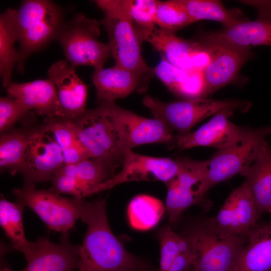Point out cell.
<instances>
[{
	"instance_id": "6da1fadb",
	"label": "cell",
	"mask_w": 271,
	"mask_h": 271,
	"mask_svg": "<svg viewBox=\"0 0 271 271\" xmlns=\"http://www.w3.org/2000/svg\"><path fill=\"white\" fill-rule=\"evenodd\" d=\"M81 220L87 225L77 271H142L144 265L113 233L105 199L87 202Z\"/></svg>"
},
{
	"instance_id": "7a4b0ae2",
	"label": "cell",
	"mask_w": 271,
	"mask_h": 271,
	"mask_svg": "<svg viewBox=\"0 0 271 271\" xmlns=\"http://www.w3.org/2000/svg\"><path fill=\"white\" fill-rule=\"evenodd\" d=\"M20 46L18 69L23 72L26 59L56 39L62 25V10L47 0H26L18 9H8L1 15Z\"/></svg>"
},
{
	"instance_id": "3957f363",
	"label": "cell",
	"mask_w": 271,
	"mask_h": 271,
	"mask_svg": "<svg viewBox=\"0 0 271 271\" xmlns=\"http://www.w3.org/2000/svg\"><path fill=\"white\" fill-rule=\"evenodd\" d=\"M97 6L103 12L101 21L108 37L107 44L114 65L138 75L146 89L154 74L144 60L141 52L142 43L131 18L121 0H97Z\"/></svg>"
},
{
	"instance_id": "277c9868",
	"label": "cell",
	"mask_w": 271,
	"mask_h": 271,
	"mask_svg": "<svg viewBox=\"0 0 271 271\" xmlns=\"http://www.w3.org/2000/svg\"><path fill=\"white\" fill-rule=\"evenodd\" d=\"M143 103L154 118L165 124L177 135L190 132L199 122L226 109L248 111L251 102L247 100L226 99L216 100L204 97L184 98L171 102H163L150 95L145 96Z\"/></svg>"
},
{
	"instance_id": "5b68a950",
	"label": "cell",
	"mask_w": 271,
	"mask_h": 271,
	"mask_svg": "<svg viewBox=\"0 0 271 271\" xmlns=\"http://www.w3.org/2000/svg\"><path fill=\"white\" fill-rule=\"evenodd\" d=\"M81 143L91 158L115 164L126 151L119 126L108 102L72 120Z\"/></svg>"
},
{
	"instance_id": "8992f818",
	"label": "cell",
	"mask_w": 271,
	"mask_h": 271,
	"mask_svg": "<svg viewBox=\"0 0 271 271\" xmlns=\"http://www.w3.org/2000/svg\"><path fill=\"white\" fill-rule=\"evenodd\" d=\"M246 238L224 232L205 221L185 238L197 271H235Z\"/></svg>"
},
{
	"instance_id": "52a82bcc",
	"label": "cell",
	"mask_w": 271,
	"mask_h": 271,
	"mask_svg": "<svg viewBox=\"0 0 271 271\" xmlns=\"http://www.w3.org/2000/svg\"><path fill=\"white\" fill-rule=\"evenodd\" d=\"M99 34V23L78 13L70 21L64 22L56 39L71 65L89 66L96 70L103 68L110 57L108 44L98 39Z\"/></svg>"
},
{
	"instance_id": "ba28073f",
	"label": "cell",
	"mask_w": 271,
	"mask_h": 271,
	"mask_svg": "<svg viewBox=\"0 0 271 271\" xmlns=\"http://www.w3.org/2000/svg\"><path fill=\"white\" fill-rule=\"evenodd\" d=\"M271 128H250L239 141L205 160L208 189L236 174L243 176L269 145Z\"/></svg>"
},
{
	"instance_id": "9c48e42d",
	"label": "cell",
	"mask_w": 271,
	"mask_h": 271,
	"mask_svg": "<svg viewBox=\"0 0 271 271\" xmlns=\"http://www.w3.org/2000/svg\"><path fill=\"white\" fill-rule=\"evenodd\" d=\"M18 202L32 210L48 228L64 234L81 219L86 202L84 199L66 198L51 189H36L25 184L13 191Z\"/></svg>"
},
{
	"instance_id": "30bf717a",
	"label": "cell",
	"mask_w": 271,
	"mask_h": 271,
	"mask_svg": "<svg viewBox=\"0 0 271 271\" xmlns=\"http://www.w3.org/2000/svg\"><path fill=\"white\" fill-rule=\"evenodd\" d=\"M180 170L167 186L165 209L169 221L176 222L187 208L199 202L208 191L205 161L178 158Z\"/></svg>"
},
{
	"instance_id": "8fae6325",
	"label": "cell",
	"mask_w": 271,
	"mask_h": 271,
	"mask_svg": "<svg viewBox=\"0 0 271 271\" xmlns=\"http://www.w3.org/2000/svg\"><path fill=\"white\" fill-rule=\"evenodd\" d=\"M180 170L178 158L154 157L126 151L120 171L111 179L94 187L90 195L130 181H160L168 184Z\"/></svg>"
},
{
	"instance_id": "7c38bea8",
	"label": "cell",
	"mask_w": 271,
	"mask_h": 271,
	"mask_svg": "<svg viewBox=\"0 0 271 271\" xmlns=\"http://www.w3.org/2000/svg\"><path fill=\"white\" fill-rule=\"evenodd\" d=\"M66 165L62 151L44 126L32 131L21 174L25 184L51 180Z\"/></svg>"
},
{
	"instance_id": "4fadbf2b",
	"label": "cell",
	"mask_w": 271,
	"mask_h": 271,
	"mask_svg": "<svg viewBox=\"0 0 271 271\" xmlns=\"http://www.w3.org/2000/svg\"><path fill=\"white\" fill-rule=\"evenodd\" d=\"M202 41L206 44L211 57L210 62L202 71L207 96L232 83L253 54L249 49L206 36Z\"/></svg>"
},
{
	"instance_id": "5bb4252c",
	"label": "cell",
	"mask_w": 271,
	"mask_h": 271,
	"mask_svg": "<svg viewBox=\"0 0 271 271\" xmlns=\"http://www.w3.org/2000/svg\"><path fill=\"white\" fill-rule=\"evenodd\" d=\"M234 110L226 109L218 112L193 132L175 136L173 147L185 150L197 147H208L221 150L241 139L250 127L239 126L229 118Z\"/></svg>"
},
{
	"instance_id": "9a60e30c",
	"label": "cell",
	"mask_w": 271,
	"mask_h": 271,
	"mask_svg": "<svg viewBox=\"0 0 271 271\" xmlns=\"http://www.w3.org/2000/svg\"><path fill=\"white\" fill-rule=\"evenodd\" d=\"M260 216L251 192L244 182L231 192L218 214L206 222L227 233L246 235Z\"/></svg>"
},
{
	"instance_id": "2e32d148",
	"label": "cell",
	"mask_w": 271,
	"mask_h": 271,
	"mask_svg": "<svg viewBox=\"0 0 271 271\" xmlns=\"http://www.w3.org/2000/svg\"><path fill=\"white\" fill-rule=\"evenodd\" d=\"M48 78L54 84L58 100L56 118L73 120L87 110V86L78 76L75 68L61 60L52 64Z\"/></svg>"
},
{
	"instance_id": "e0dca14e",
	"label": "cell",
	"mask_w": 271,
	"mask_h": 271,
	"mask_svg": "<svg viewBox=\"0 0 271 271\" xmlns=\"http://www.w3.org/2000/svg\"><path fill=\"white\" fill-rule=\"evenodd\" d=\"M106 102L119 126L126 151L149 144L162 143L173 147L175 136L159 119L142 116L118 106L114 102Z\"/></svg>"
},
{
	"instance_id": "ac0fdd59",
	"label": "cell",
	"mask_w": 271,
	"mask_h": 271,
	"mask_svg": "<svg viewBox=\"0 0 271 271\" xmlns=\"http://www.w3.org/2000/svg\"><path fill=\"white\" fill-rule=\"evenodd\" d=\"M240 2L254 7L257 12V18L223 28L221 31L206 36L247 49L257 46H271V1Z\"/></svg>"
},
{
	"instance_id": "d6986e66",
	"label": "cell",
	"mask_w": 271,
	"mask_h": 271,
	"mask_svg": "<svg viewBox=\"0 0 271 271\" xmlns=\"http://www.w3.org/2000/svg\"><path fill=\"white\" fill-rule=\"evenodd\" d=\"M134 26L141 42H148L171 64L184 70L192 71L196 58L204 48L202 41L185 40L156 26Z\"/></svg>"
},
{
	"instance_id": "ffe728a7",
	"label": "cell",
	"mask_w": 271,
	"mask_h": 271,
	"mask_svg": "<svg viewBox=\"0 0 271 271\" xmlns=\"http://www.w3.org/2000/svg\"><path fill=\"white\" fill-rule=\"evenodd\" d=\"M36 249L26 267L21 271H74L77 269L80 246L72 244L68 234L55 243L45 237L36 241Z\"/></svg>"
},
{
	"instance_id": "44dd1931",
	"label": "cell",
	"mask_w": 271,
	"mask_h": 271,
	"mask_svg": "<svg viewBox=\"0 0 271 271\" xmlns=\"http://www.w3.org/2000/svg\"><path fill=\"white\" fill-rule=\"evenodd\" d=\"M6 90L9 96L29 111L33 110L47 119L57 117L59 106L57 90L49 78L24 83L12 82Z\"/></svg>"
},
{
	"instance_id": "7402d4cb",
	"label": "cell",
	"mask_w": 271,
	"mask_h": 271,
	"mask_svg": "<svg viewBox=\"0 0 271 271\" xmlns=\"http://www.w3.org/2000/svg\"><path fill=\"white\" fill-rule=\"evenodd\" d=\"M96 89V100L100 104L114 102L129 95L136 89L144 92L141 78L135 73L121 67H113L94 70L92 75Z\"/></svg>"
},
{
	"instance_id": "603a6c76",
	"label": "cell",
	"mask_w": 271,
	"mask_h": 271,
	"mask_svg": "<svg viewBox=\"0 0 271 271\" xmlns=\"http://www.w3.org/2000/svg\"><path fill=\"white\" fill-rule=\"evenodd\" d=\"M235 271H271V222L248 231Z\"/></svg>"
},
{
	"instance_id": "cb8c5ba5",
	"label": "cell",
	"mask_w": 271,
	"mask_h": 271,
	"mask_svg": "<svg viewBox=\"0 0 271 271\" xmlns=\"http://www.w3.org/2000/svg\"><path fill=\"white\" fill-rule=\"evenodd\" d=\"M22 203L12 202L1 195L0 200V224L6 235L9 239L12 247L23 253L28 261L36 249V242L27 239L23 220Z\"/></svg>"
},
{
	"instance_id": "d4e9b609",
	"label": "cell",
	"mask_w": 271,
	"mask_h": 271,
	"mask_svg": "<svg viewBox=\"0 0 271 271\" xmlns=\"http://www.w3.org/2000/svg\"><path fill=\"white\" fill-rule=\"evenodd\" d=\"M243 176L259 214L271 206V147L268 145Z\"/></svg>"
},
{
	"instance_id": "484cf974",
	"label": "cell",
	"mask_w": 271,
	"mask_h": 271,
	"mask_svg": "<svg viewBox=\"0 0 271 271\" xmlns=\"http://www.w3.org/2000/svg\"><path fill=\"white\" fill-rule=\"evenodd\" d=\"M192 23L203 20H211L228 28L247 20L238 9H227L216 0H182Z\"/></svg>"
},
{
	"instance_id": "4316f807",
	"label": "cell",
	"mask_w": 271,
	"mask_h": 271,
	"mask_svg": "<svg viewBox=\"0 0 271 271\" xmlns=\"http://www.w3.org/2000/svg\"><path fill=\"white\" fill-rule=\"evenodd\" d=\"M44 126L51 133L60 147L66 165L91 158L79 141L72 120L54 118L48 119Z\"/></svg>"
},
{
	"instance_id": "83f0119b",
	"label": "cell",
	"mask_w": 271,
	"mask_h": 271,
	"mask_svg": "<svg viewBox=\"0 0 271 271\" xmlns=\"http://www.w3.org/2000/svg\"><path fill=\"white\" fill-rule=\"evenodd\" d=\"M32 131H8L0 138V167L12 175L21 173Z\"/></svg>"
},
{
	"instance_id": "f1b7e54d",
	"label": "cell",
	"mask_w": 271,
	"mask_h": 271,
	"mask_svg": "<svg viewBox=\"0 0 271 271\" xmlns=\"http://www.w3.org/2000/svg\"><path fill=\"white\" fill-rule=\"evenodd\" d=\"M117 165L104 160L90 158L74 164L66 165L59 171L75 177L88 185L91 190L111 178Z\"/></svg>"
},
{
	"instance_id": "f546056e",
	"label": "cell",
	"mask_w": 271,
	"mask_h": 271,
	"mask_svg": "<svg viewBox=\"0 0 271 271\" xmlns=\"http://www.w3.org/2000/svg\"><path fill=\"white\" fill-rule=\"evenodd\" d=\"M161 201L148 195L134 197L127 207V216L131 227L147 230L156 225L165 210Z\"/></svg>"
},
{
	"instance_id": "4dcf8cb0",
	"label": "cell",
	"mask_w": 271,
	"mask_h": 271,
	"mask_svg": "<svg viewBox=\"0 0 271 271\" xmlns=\"http://www.w3.org/2000/svg\"><path fill=\"white\" fill-rule=\"evenodd\" d=\"M192 24L182 0L158 1L156 25L175 32Z\"/></svg>"
},
{
	"instance_id": "1f68e13d",
	"label": "cell",
	"mask_w": 271,
	"mask_h": 271,
	"mask_svg": "<svg viewBox=\"0 0 271 271\" xmlns=\"http://www.w3.org/2000/svg\"><path fill=\"white\" fill-rule=\"evenodd\" d=\"M17 40L6 22L0 18V74L3 86L12 82L13 68L19 60V51L15 47Z\"/></svg>"
},
{
	"instance_id": "d6a6232c",
	"label": "cell",
	"mask_w": 271,
	"mask_h": 271,
	"mask_svg": "<svg viewBox=\"0 0 271 271\" xmlns=\"http://www.w3.org/2000/svg\"><path fill=\"white\" fill-rule=\"evenodd\" d=\"M161 244L159 271H168L176 257L191 249L185 238L175 233L170 226L161 229L159 233Z\"/></svg>"
},
{
	"instance_id": "836d02e7",
	"label": "cell",
	"mask_w": 271,
	"mask_h": 271,
	"mask_svg": "<svg viewBox=\"0 0 271 271\" xmlns=\"http://www.w3.org/2000/svg\"><path fill=\"white\" fill-rule=\"evenodd\" d=\"M134 26L151 28L156 26L157 0H121Z\"/></svg>"
},
{
	"instance_id": "e575fe53",
	"label": "cell",
	"mask_w": 271,
	"mask_h": 271,
	"mask_svg": "<svg viewBox=\"0 0 271 271\" xmlns=\"http://www.w3.org/2000/svg\"><path fill=\"white\" fill-rule=\"evenodd\" d=\"M161 57V61L153 69L154 74L176 95L193 71L179 68L171 64L163 56Z\"/></svg>"
},
{
	"instance_id": "d590c367",
	"label": "cell",
	"mask_w": 271,
	"mask_h": 271,
	"mask_svg": "<svg viewBox=\"0 0 271 271\" xmlns=\"http://www.w3.org/2000/svg\"><path fill=\"white\" fill-rule=\"evenodd\" d=\"M51 181V189L57 194L70 195L78 199L90 196L91 188L75 177L58 172Z\"/></svg>"
},
{
	"instance_id": "8d00e7d4",
	"label": "cell",
	"mask_w": 271,
	"mask_h": 271,
	"mask_svg": "<svg viewBox=\"0 0 271 271\" xmlns=\"http://www.w3.org/2000/svg\"><path fill=\"white\" fill-rule=\"evenodd\" d=\"M30 111L16 99L9 97L0 98V132L9 129Z\"/></svg>"
},
{
	"instance_id": "74e56055",
	"label": "cell",
	"mask_w": 271,
	"mask_h": 271,
	"mask_svg": "<svg viewBox=\"0 0 271 271\" xmlns=\"http://www.w3.org/2000/svg\"><path fill=\"white\" fill-rule=\"evenodd\" d=\"M193 254L189 251L180 253L171 265L168 271H188L193 265Z\"/></svg>"
},
{
	"instance_id": "f35d334b",
	"label": "cell",
	"mask_w": 271,
	"mask_h": 271,
	"mask_svg": "<svg viewBox=\"0 0 271 271\" xmlns=\"http://www.w3.org/2000/svg\"><path fill=\"white\" fill-rule=\"evenodd\" d=\"M0 271H13V270L7 267H5L1 268Z\"/></svg>"
},
{
	"instance_id": "ab89813d",
	"label": "cell",
	"mask_w": 271,
	"mask_h": 271,
	"mask_svg": "<svg viewBox=\"0 0 271 271\" xmlns=\"http://www.w3.org/2000/svg\"><path fill=\"white\" fill-rule=\"evenodd\" d=\"M188 271H197L194 266L192 265V266L191 267V268L188 270Z\"/></svg>"
},
{
	"instance_id": "60d3db41",
	"label": "cell",
	"mask_w": 271,
	"mask_h": 271,
	"mask_svg": "<svg viewBox=\"0 0 271 271\" xmlns=\"http://www.w3.org/2000/svg\"><path fill=\"white\" fill-rule=\"evenodd\" d=\"M268 212L270 214V215H271V206H270V208H269V209Z\"/></svg>"
}]
</instances>
